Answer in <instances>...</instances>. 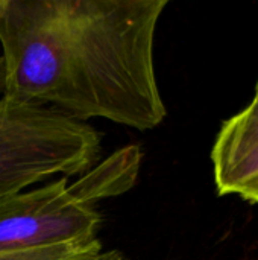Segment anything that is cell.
Masks as SVG:
<instances>
[{"mask_svg":"<svg viewBox=\"0 0 258 260\" xmlns=\"http://www.w3.org/2000/svg\"><path fill=\"white\" fill-rule=\"evenodd\" d=\"M143 151L117 149L75 183L59 177L0 200V254L59 245H102L99 203L129 192L138 180Z\"/></svg>","mask_w":258,"mask_h":260,"instance_id":"2","label":"cell"},{"mask_svg":"<svg viewBox=\"0 0 258 260\" xmlns=\"http://www.w3.org/2000/svg\"><path fill=\"white\" fill-rule=\"evenodd\" d=\"M100 250L102 245H59L11 254H0V260H73Z\"/></svg>","mask_w":258,"mask_h":260,"instance_id":"5","label":"cell"},{"mask_svg":"<svg viewBox=\"0 0 258 260\" xmlns=\"http://www.w3.org/2000/svg\"><path fill=\"white\" fill-rule=\"evenodd\" d=\"M6 85H8V73H6V64L0 53V99L6 94Z\"/></svg>","mask_w":258,"mask_h":260,"instance_id":"7","label":"cell"},{"mask_svg":"<svg viewBox=\"0 0 258 260\" xmlns=\"http://www.w3.org/2000/svg\"><path fill=\"white\" fill-rule=\"evenodd\" d=\"M219 195L258 204V101L225 120L211 151Z\"/></svg>","mask_w":258,"mask_h":260,"instance_id":"4","label":"cell"},{"mask_svg":"<svg viewBox=\"0 0 258 260\" xmlns=\"http://www.w3.org/2000/svg\"><path fill=\"white\" fill-rule=\"evenodd\" d=\"M255 101H258V82H257V90H255V98H254Z\"/></svg>","mask_w":258,"mask_h":260,"instance_id":"8","label":"cell"},{"mask_svg":"<svg viewBox=\"0 0 258 260\" xmlns=\"http://www.w3.org/2000/svg\"><path fill=\"white\" fill-rule=\"evenodd\" d=\"M73 260H128L120 251L117 250H109V251H96V253H91V254H85V256H81L78 259Z\"/></svg>","mask_w":258,"mask_h":260,"instance_id":"6","label":"cell"},{"mask_svg":"<svg viewBox=\"0 0 258 260\" xmlns=\"http://www.w3.org/2000/svg\"><path fill=\"white\" fill-rule=\"evenodd\" d=\"M167 0H5L0 46L6 94L87 123L137 131L167 108L155 73V34Z\"/></svg>","mask_w":258,"mask_h":260,"instance_id":"1","label":"cell"},{"mask_svg":"<svg viewBox=\"0 0 258 260\" xmlns=\"http://www.w3.org/2000/svg\"><path fill=\"white\" fill-rule=\"evenodd\" d=\"M3 3H5V0H0V9H2V6H3Z\"/></svg>","mask_w":258,"mask_h":260,"instance_id":"9","label":"cell"},{"mask_svg":"<svg viewBox=\"0 0 258 260\" xmlns=\"http://www.w3.org/2000/svg\"><path fill=\"white\" fill-rule=\"evenodd\" d=\"M102 151V134L90 123L9 96L0 99V200L56 175L90 171Z\"/></svg>","mask_w":258,"mask_h":260,"instance_id":"3","label":"cell"}]
</instances>
